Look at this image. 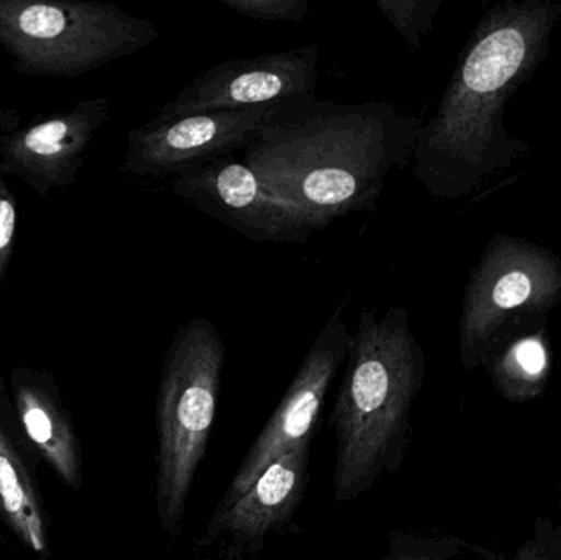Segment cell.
Listing matches in <instances>:
<instances>
[{
  "label": "cell",
  "mask_w": 561,
  "mask_h": 560,
  "mask_svg": "<svg viewBox=\"0 0 561 560\" xmlns=\"http://www.w3.org/2000/svg\"><path fill=\"white\" fill-rule=\"evenodd\" d=\"M440 0H376V5L411 48H421L422 36L432 28Z\"/></svg>",
  "instance_id": "15"
},
{
  "label": "cell",
  "mask_w": 561,
  "mask_h": 560,
  "mask_svg": "<svg viewBox=\"0 0 561 560\" xmlns=\"http://www.w3.org/2000/svg\"><path fill=\"white\" fill-rule=\"evenodd\" d=\"M0 518L36 555L48 551L38 492L16 444L0 423Z\"/></svg>",
  "instance_id": "14"
},
{
  "label": "cell",
  "mask_w": 561,
  "mask_h": 560,
  "mask_svg": "<svg viewBox=\"0 0 561 560\" xmlns=\"http://www.w3.org/2000/svg\"><path fill=\"white\" fill-rule=\"evenodd\" d=\"M10 390L26 439L66 485L81 489V444L53 375L48 370L15 368L10 374Z\"/></svg>",
  "instance_id": "13"
},
{
  "label": "cell",
  "mask_w": 561,
  "mask_h": 560,
  "mask_svg": "<svg viewBox=\"0 0 561 560\" xmlns=\"http://www.w3.org/2000/svg\"><path fill=\"white\" fill-rule=\"evenodd\" d=\"M13 112H2L0 111V134L2 132L10 130V128L16 127L19 125V121L16 117H12Z\"/></svg>",
  "instance_id": "19"
},
{
  "label": "cell",
  "mask_w": 561,
  "mask_h": 560,
  "mask_svg": "<svg viewBox=\"0 0 561 560\" xmlns=\"http://www.w3.org/2000/svg\"><path fill=\"white\" fill-rule=\"evenodd\" d=\"M224 7L262 22H300L309 15L310 5L306 0H219Z\"/></svg>",
  "instance_id": "16"
},
{
  "label": "cell",
  "mask_w": 561,
  "mask_h": 560,
  "mask_svg": "<svg viewBox=\"0 0 561 560\" xmlns=\"http://www.w3.org/2000/svg\"><path fill=\"white\" fill-rule=\"evenodd\" d=\"M16 199L7 178L0 174V288L15 252Z\"/></svg>",
  "instance_id": "17"
},
{
  "label": "cell",
  "mask_w": 561,
  "mask_h": 560,
  "mask_svg": "<svg viewBox=\"0 0 561 560\" xmlns=\"http://www.w3.org/2000/svg\"><path fill=\"white\" fill-rule=\"evenodd\" d=\"M319 66L316 45L220 62L181 89L154 117L279 107L316 95Z\"/></svg>",
  "instance_id": "9"
},
{
  "label": "cell",
  "mask_w": 561,
  "mask_h": 560,
  "mask_svg": "<svg viewBox=\"0 0 561 560\" xmlns=\"http://www.w3.org/2000/svg\"><path fill=\"white\" fill-rule=\"evenodd\" d=\"M560 298L561 262L552 252L514 237H494L465 292V354H477L511 318L549 311Z\"/></svg>",
  "instance_id": "6"
},
{
  "label": "cell",
  "mask_w": 561,
  "mask_h": 560,
  "mask_svg": "<svg viewBox=\"0 0 561 560\" xmlns=\"http://www.w3.org/2000/svg\"><path fill=\"white\" fill-rule=\"evenodd\" d=\"M111 99H84L0 134V174L19 178L38 197L76 183L95 137L111 118Z\"/></svg>",
  "instance_id": "11"
},
{
  "label": "cell",
  "mask_w": 561,
  "mask_h": 560,
  "mask_svg": "<svg viewBox=\"0 0 561 560\" xmlns=\"http://www.w3.org/2000/svg\"><path fill=\"white\" fill-rule=\"evenodd\" d=\"M560 13L561 3L527 0L481 20L437 114L419 134L414 176L428 193L465 197L526 151L504 128V105L547 55Z\"/></svg>",
  "instance_id": "2"
},
{
  "label": "cell",
  "mask_w": 561,
  "mask_h": 560,
  "mask_svg": "<svg viewBox=\"0 0 561 560\" xmlns=\"http://www.w3.org/2000/svg\"><path fill=\"white\" fill-rule=\"evenodd\" d=\"M343 306L330 316L304 357L278 408L237 470L217 510L229 508L287 450L310 441L333 378L348 358L353 334L342 318Z\"/></svg>",
  "instance_id": "8"
},
{
  "label": "cell",
  "mask_w": 561,
  "mask_h": 560,
  "mask_svg": "<svg viewBox=\"0 0 561 560\" xmlns=\"http://www.w3.org/2000/svg\"><path fill=\"white\" fill-rule=\"evenodd\" d=\"M421 128L392 102L339 104L310 95L276 107L242 160L272 193L329 227L375 213L391 174L414 157Z\"/></svg>",
  "instance_id": "1"
},
{
  "label": "cell",
  "mask_w": 561,
  "mask_h": 560,
  "mask_svg": "<svg viewBox=\"0 0 561 560\" xmlns=\"http://www.w3.org/2000/svg\"><path fill=\"white\" fill-rule=\"evenodd\" d=\"M424 368L408 309L396 306L382 315L363 309L330 418L336 502H353L401 467Z\"/></svg>",
  "instance_id": "3"
},
{
  "label": "cell",
  "mask_w": 561,
  "mask_h": 560,
  "mask_svg": "<svg viewBox=\"0 0 561 560\" xmlns=\"http://www.w3.org/2000/svg\"><path fill=\"white\" fill-rule=\"evenodd\" d=\"M178 197L260 243H306L327 229L299 204L272 193L245 161L233 157L199 164L174 178Z\"/></svg>",
  "instance_id": "7"
},
{
  "label": "cell",
  "mask_w": 561,
  "mask_h": 560,
  "mask_svg": "<svg viewBox=\"0 0 561 560\" xmlns=\"http://www.w3.org/2000/svg\"><path fill=\"white\" fill-rule=\"evenodd\" d=\"M310 444H297L278 457L229 508L216 510L197 548H219L224 560H245L280 533L306 499Z\"/></svg>",
  "instance_id": "12"
},
{
  "label": "cell",
  "mask_w": 561,
  "mask_h": 560,
  "mask_svg": "<svg viewBox=\"0 0 561 560\" xmlns=\"http://www.w3.org/2000/svg\"><path fill=\"white\" fill-rule=\"evenodd\" d=\"M158 38L151 20L115 3L0 0V48L26 78H79Z\"/></svg>",
  "instance_id": "5"
},
{
  "label": "cell",
  "mask_w": 561,
  "mask_h": 560,
  "mask_svg": "<svg viewBox=\"0 0 561 560\" xmlns=\"http://www.w3.org/2000/svg\"><path fill=\"white\" fill-rule=\"evenodd\" d=\"M276 107L153 117L127 134L121 170L141 178L180 176L184 171L245 150Z\"/></svg>",
  "instance_id": "10"
},
{
  "label": "cell",
  "mask_w": 561,
  "mask_h": 560,
  "mask_svg": "<svg viewBox=\"0 0 561 560\" xmlns=\"http://www.w3.org/2000/svg\"><path fill=\"white\" fill-rule=\"evenodd\" d=\"M226 361L222 335L203 316L180 325L164 357L157 398V510L170 536L180 535L209 446Z\"/></svg>",
  "instance_id": "4"
},
{
  "label": "cell",
  "mask_w": 561,
  "mask_h": 560,
  "mask_svg": "<svg viewBox=\"0 0 561 560\" xmlns=\"http://www.w3.org/2000/svg\"><path fill=\"white\" fill-rule=\"evenodd\" d=\"M511 358L524 374L539 377L547 367L546 345L539 335H527L514 345Z\"/></svg>",
  "instance_id": "18"
}]
</instances>
